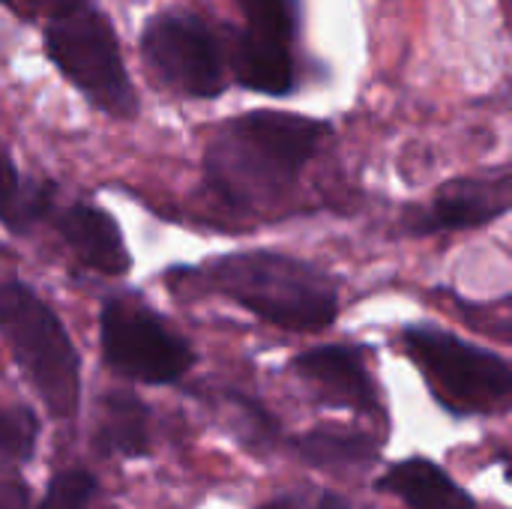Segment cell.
<instances>
[{
  "mask_svg": "<svg viewBox=\"0 0 512 509\" xmlns=\"http://www.w3.org/2000/svg\"><path fill=\"white\" fill-rule=\"evenodd\" d=\"M93 450L102 459H144L153 450L150 408L132 390H111L102 396L99 423L93 429Z\"/></svg>",
  "mask_w": 512,
  "mask_h": 509,
  "instance_id": "obj_11",
  "label": "cell"
},
{
  "mask_svg": "<svg viewBox=\"0 0 512 509\" xmlns=\"http://www.w3.org/2000/svg\"><path fill=\"white\" fill-rule=\"evenodd\" d=\"M0 327L6 345L54 420H72L81 402V357L57 312L24 282L0 291Z\"/></svg>",
  "mask_w": 512,
  "mask_h": 509,
  "instance_id": "obj_3",
  "label": "cell"
},
{
  "mask_svg": "<svg viewBox=\"0 0 512 509\" xmlns=\"http://www.w3.org/2000/svg\"><path fill=\"white\" fill-rule=\"evenodd\" d=\"M237 6L243 9L249 30L270 36V39L291 42L294 27H297L294 0H237Z\"/></svg>",
  "mask_w": 512,
  "mask_h": 509,
  "instance_id": "obj_17",
  "label": "cell"
},
{
  "mask_svg": "<svg viewBox=\"0 0 512 509\" xmlns=\"http://www.w3.org/2000/svg\"><path fill=\"white\" fill-rule=\"evenodd\" d=\"M45 54L90 105L111 117H135L138 96L126 72L111 21L102 12L78 9L51 18L45 27Z\"/></svg>",
  "mask_w": 512,
  "mask_h": 509,
  "instance_id": "obj_5",
  "label": "cell"
},
{
  "mask_svg": "<svg viewBox=\"0 0 512 509\" xmlns=\"http://www.w3.org/2000/svg\"><path fill=\"white\" fill-rule=\"evenodd\" d=\"M402 345L432 396L459 417H504L512 411V366L450 330L414 324Z\"/></svg>",
  "mask_w": 512,
  "mask_h": 509,
  "instance_id": "obj_4",
  "label": "cell"
},
{
  "mask_svg": "<svg viewBox=\"0 0 512 509\" xmlns=\"http://www.w3.org/2000/svg\"><path fill=\"white\" fill-rule=\"evenodd\" d=\"M512 210V174H486V177H459L444 183L432 204L408 219L414 237L471 231L489 225Z\"/></svg>",
  "mask_w": 512,
  "mask_h": 509,
  "instance_id": "obj_8",
  "label": "cell"
},
{
  "mask_svg": "<svg viewBox=\"0 0 512 509\" xmlns=\"http://www.w3.org/2000/svg\"><path fill=\"white\" fill-rule=\"evenodd\" d=\"M39 441V417L27 405H9L0 420V450L9 465H27Z\"/></svg>",
  "mask_w": 512,
  "mask_h": 509,
  "instance_id": "obj_16",
  "label": "cell"
},
{
  "mask_svg": "<svg viewBox=\"0 0 512 509\" xmlns=\"http://www.w3.org/2000/svg\"><path fill=\"white\" fill-rule=\"evenodd\" d=\"M27 492L18 486V480H6L3 483V495H0V509H24Z\"/></svg>",
  "mask_w": 512,
  "mask_h": 509,
  "instance_id": "obj_20",
  "label": "cell"
},
{
  "mask_svg": "<svg viewBox=\"0 0 512 509\" xmlns=\"http://www.w3.org/2000/svg\"><path fill=\"white\" fill-rule=\"evenodd\" d=\"M291 450L312 468L342 474V471H363L378 462L381 444L348 426H315L291 441Z\"/></svg>",
  "mask_w": 512,
  "mask_h": 509,
  "instance_id": "obj_14",
  "label": "cell"
},
{
  "mask_svg": "<svg viewBox=\"0 0 512 509\" xmlns=\"http://www.w3.org/2000/svg\"><path fill=\"white\" fill-rule=\"evenodd\" d=\"M96 495V477L84 468H69L51 477L39 509H90Z\"/></svg>",
  "mask_w": 512,
  "mask_h": 509,
  "instance_id": "obj_18",
  "label": "cell"
},
{
  "mask_svg": "<svg viewBox=\"0 0 512 509\" xmlns=\"http://www.w3.org/2000/svg\"><path fill=\"white\" fill-rule=\"evenodd\" d=\"M201 276L216 294L291 333H318L339 318V285L282 252H231L207 261Z\"/></svg>",
  "mask_w": 512,
  "mask_h": 509,
  "instance_id": "obj_2",
  "label": "cell"
},
{
  "mask_svg": "<svg viewBox=\"0 0 512 509\" xmlns=\"http://www.w3.org/2000/svg\"><path fill=\"white\" fill-rule=\"evenodd\" d=\"M330 126L288 111H249L228 120L204 153L210 189L231 207H264L282 198L321 150Z\"/></svg>",
  "mask_w": 512,
  "mask_h": 509,
  "instance_id": "obj_1",
  "label": "cell"
},
{
  "mask_svg": "<svg viewBox=\"0 0 512 509\" xmlns=\"http://www.w3.org/2000/svg\"><path fill=\"white\" fill-rule=\"evenodd\" d=\"M231 69L246 90L267 96H285L294 90V57L288 42L261 36L249 27L231 48Z\"/></svg>",
  "mask_w": 512,
  "mask_h": 509,
  "instance_id": "obj_13",
  "label": "cell"
},
{
  "mask_svg": "<svg viewBox=\"0 0 512 509\" xmlns=\"http://www.w3.org/2000/svg\"><path fill=\"white\" fill-rule=\"evenodd\" d=\"M261 509H351V504L330 489H300L294 495L264 504Z\"/></svg>",
  "mask_w": 512,
  "mask_h": 509,
  "instance_id": "obj_19",
  "label": "cell"
},
{
  "mask_svg": "<svg viewBox=\"0 0 512 509\" xmlns=\"http://www.w3.org/2000/svg\"><path fill=\"white\" fill-rule=\"evenodd\" d=\"M105 363L126 381L165 387L177 384L195 363V351L159 312L132 297H108L99 312Z\"/></svg>",
  "mask_w": 512,
  "mask_h": 509,
  "instance_id": "obj_6",
  "label": "cell"
},
{
  "mask_svg": "<svg viewBox=\"0 0 512 509\" xmlns=\"http://www.w3.org/2000/svg\"><path fill=\"white\" fill-rule=\"evenodd\" d=\"M291 369L330 405L378 414L381 399L366 369L363 351L354 345H321L294 357Z\"/></svg>",
  "mask_w": 512,
  "mask_h": 509,
  "instance_id": "obj_9",
  "label": "cell"
},
{
  "mask_svg": "<svg viewBox=\"0 0 512 509\" xmlns=\"http://www.w3.org/2000/svg\"><path fill=\"white\" fill-rule=\"evenodd\" d=\"M30 3H33L36 9H42V12L60 18V15H69V12H78V6H81L84 0H30Z\"/></svg>",
  "mask_w": 512,
  "mask_h": 509,
  "instance_id": "obj_21",
  "label": "cell"
},
{
  "mask_svg": "<svg viewBox=\"0 0 512 509\" xmlns=\"http://www.w3.org/2000/svg\"><path fill=\"white\" fill-rule=\"evenodd\" d=\"M54 228L66 249L90 270L102 276H126L132 255L126 249L120 225L93 204H69L54 213Z\"/></svg>",
  "mask_w": 512,
  "mask_h": 509,
  "instance_id": "obj_10",
  "label": "cell"
},
{
  "mask_svg": "<svg viewBox=\"0 0 512 509\" xmlns=\"http://www.w3.org/2000/svg\"><path fill=\"white\" fill-rule=\"evenodd\" d=\"M141 54L162 84L192 99L225 90V63L213 30L192 12H156L141 30Z\"/></svg>",
  "mask_w": 512,
  "mask_h": 509,
  "instance_id": "obj_7",
  "label": "cell"
},
{
  "mask_svg": "<svg viewBox=\"0 0 512 509\" xmlns=\"http://www.w3.org/2000/svg\"><path fill=\"white\" fill-rule=\"evenodd\" d=\"M378 492L399 498L405 509H474V498L432 459L396 462L378 480Z\"/></svg>",
  "mask_w": 512,
  "mask_h": 509,
  "instance_id": "obj_12",
  "label": "cell"
},
{
  "mask_svg": "<svg viewBox=\"0 0 512 509\" xmlns=\"http://www.w3.org/2000/svg\"><path fill=\"white\" fill-rule=\"evenodd\" d=\"M57 186L51 180H21L12 156H6L3 171V225L9 234H24L36 222L54 216Z\"/></svg>",
  "mask_w": 512,
  "mask_h": 509,
  "instance_id": "obj_15",
  "label": "cell"
}]
</instances>
